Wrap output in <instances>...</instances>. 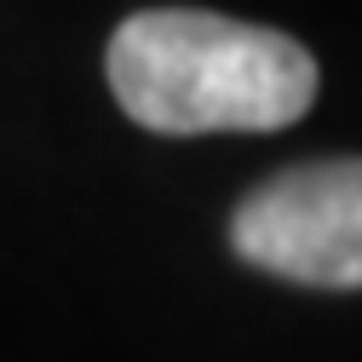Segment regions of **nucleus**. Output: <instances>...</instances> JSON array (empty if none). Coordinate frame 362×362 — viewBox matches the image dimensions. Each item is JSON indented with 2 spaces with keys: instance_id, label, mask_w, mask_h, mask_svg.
I'll return each mask as SVG.
<instances>
[{
  "instance_id": "obj_1",
  "label": "nucleus",
  "mask_w": 362,
  "mask_h": 362,
  "mask_svg": "<svg viewBox=\"0 0 362 362\" xmlns=\"http://www.w3.org/2000/svg\"><path fill=\"white\" fill-rule=\"evenodd\" d=\"M104 64L115 104L167 139L276 132L316 104V58L293 35L190 6L132 12Z\"/></svg>"
},
{
  "instance_id": "obj_2",
  "label": "nucleus",
  "mask_w": 362,
  "mask_h": 362,
  "mask_svg": "<svg viewBox=\"0 0 362 362\" xmlns=\"http://www.w3.org/2000/svg\"><path fill=\"white\" fill-rule=\"evenodd\" d=\"M247 264L299 288H362V161H310L259 185L230 224Z\"/></svg>"
}]
</instances>
